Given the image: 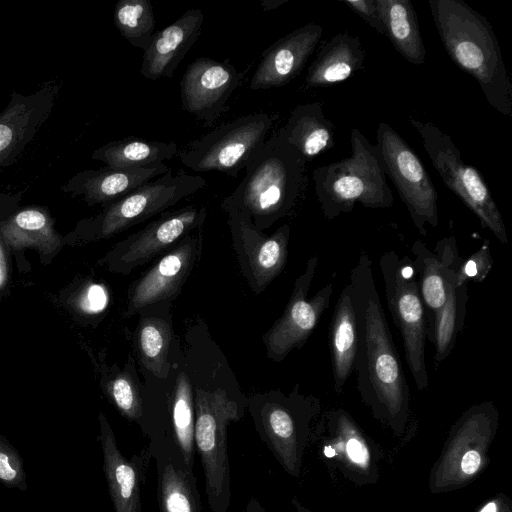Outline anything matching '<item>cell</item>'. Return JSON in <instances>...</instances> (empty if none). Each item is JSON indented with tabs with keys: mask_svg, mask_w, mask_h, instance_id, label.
I'll use <instances>...</instances> for the list:
<instances>
[{
	"mask_svg": "<svg viewBox=\"0 0 512 512\" xmlns=\"http://www.w3.org/2000/svg\"><path fill=\"white\" fill-rule=\"evenodd\" d=\"M0 482L8 488L27 489L23 460L17 449L3 436H0Z\"/></svg>",
	"mask_w": 512,
	"mask_h": 512,
	"instance_id": "37",
	"label": "cell"
},
{
	"mask_svg": "<svg viewBox=\"0 0 512 512\" xmlns=\"http://www.w3.org/2000/svg\"><path fill=\"white\" fill-rule=\"evenodd\" d=\"M358 346L354 364L360 399L373 417L401 437L410 420V389L363 252L350 274Z\"/></svg>",
	"mask_w": 512,
	"mask_h": 512,
	"instance_id": "1",
	"label": "cell"
},
{
	"mask_svg": "<svg viewBox=\"0 0 512 512\" xmlns=\"http://www.w3.org/2000/svg\"><path fill=\"white\" fill-rule=\"evenodd\" d=\"M167 435L179 447L186 466L194 471V396L189 378L179 373L167 407Z\"/></svg>",
	"mask_w": 512,
	"mask_h": 512,
	"instance_id": "32",
	"label": "cell"
},
{
	"mask_svg": "<svg viewBox=\"0 0 512 512\" xmlns=\"http://www.w3.org/2000/svg\"><path fill=\"white\" fill-rule=\"evenodd\" d=\"M379 266L388 309L403 340L406 362L416 387L423 391L428 387L425 362L428 327L412 260L399 257L392 250L381 255Z\"/></svg>",
	"mask_w": 512,
	"mask_h": 512,
	"instance_id": "9",
	"label": "cell"
},
{
	"mask_svg": "<svg viewBox=\"0 0 512 512\" xmlns=\"http://www.w3.org/2000/svg\"><path fill=\"white\" fill-rule=\"evenodd\" d=\"M203 21L202 10L191 8L175 22L155 31L143 53L141 75L149 80L171 78L181 60L197 41Z\"/></svg>",
	"mask_w": 512,
	"mask_h": 512,
	"instance_id": "24",
	"label": "cell"
},
{
	"mask_svg": "<svg viewBox=\"0 0 512 512\" xmlns=\"http://www.w3.org/2000/svg\"><path fill=\"white\" fill-rule=\"evenodd\" d=\"M457 277L452 281L443 307L434 315L428 337L435 346V365L450 355L459 333L464 327L467 284L457 285Z\"/></svg>",
	"mask_w": 512,
	"mask_h": 512,
	"instance_id": "33",
	"label": "cell"
},
{
	"mask_svg": "<svg viewBox=\"0 0 512 512\" xmlns=\"http://www.w3.org/2000/svg\"><path fill=\"white\" fill-rule=\"evenodd\" d=\"M244 409L238 400L222 388H196L194 447L203 468L205 492L211 512H228L230 507L228 426L244 416Z\"/></svg>",
	"mask_w": 512,
	"mask_h": 512,
	"instance_id": "5",
	"label": "cell"
},
{
	"mask_svg": "<svg viewBox=\"0 0 512 512\" xmlns=\"http://www.w3.org/2000/svg\"><path fill=\"white\" fill-rule=\"evenodd\" d=\"M109 297L104 286L92 283L80 295L78 305L87 314H98L108 305Z\"/></svg>",
	"mask_w": 512,
	"mask_h": 512,
	"instance_id": "39",
	"label": "cell"
},
{
	"mask_svg": "<svg viewBox=\"0 0 512 512\" xmlns=\"http://www.w3.org/2000/svg\"><path fill=\"white\" fill-rule=\"evenodd\" d=\"M493 260L491 257L489 242L484 244L467 259H463L457 270V285L467 284L468 281L482 282L489 274L492 268Z\"/></svg>",
	"mask_w": 512,
	"mask_h": 512,
	"instance_id": "38",
	"label": "cell"
},
{
	"mask_svg": "<svg viewBox=\"0 0 512 512\" xmlns=\"http://www.w3.org/2000/svg\"><path fill=\"white\" fill-rule=\"evenodd\" d=\"M441 42L453 60L478 83L488 104L512 116V83L488 20L462 0H429Z\"/></svg>",
	"mask_w": 512,
	"mask_h": 512,
	"instance_id": "2",
	"label": "cell"
},
{
	"mask_svg": "<svg viewBox=\"0 0 512 512\" xmlns=\"http://www.w3.org/2000/svg\"><path fill=\"white\" fill-rule=\"evenodd\" d=\"M444 184L479 218L502 243L508 242L502 215L481 173L464 162L451 137L436 125L408 118Z\"/></svg>",
	"mask_w": 512,
	"mask_h": 512,
	"instance_id": "10",
	"label": "cell"
},
{
	"mask_svg": "<svg viewBox=\"0 0 512 512\" xmlns=\"http://www.w3.org/2000/svg\"><path fill=\"white\" fill-rule=\"evenodd\" d=\"M98 440L103 455V471L115 512H142V488L152 452L147 445L127 458L117 445L115 434L100 412Z\"/></svg>",
	"mask_w": 512,
	"mask_h": 512,
	"instance_id": "20",
	"label": "cell"
},
{
	"mask_svg": "<svg viewBox=\"0 0 512 512\" xmlns=\"http://www.w3.org/2000/svg\"><path fill=\"white\" fill-rule=\"evenodd\" d=\"M357 346V324L352 304L351 285L348 283L335 305L330 329L332 374L334 390L337 393L342 392L347 379L354 371Z\"/></svg>",
	"mask_w": 512,
	"mask_h": 512,
	"instance_id": "28",
	"label": "cell"
},
{
	"mask_svg": "<svg viewBox=\"0 0 512 512\" xmlns=\"http://www.w3.org/2000/svg\"><path fill=\"white\" fill-rule=\"evenodd\" d=\"M343 4L355 12L376 32L382 35L385 34L384 25L376 5V0H345L343 1Z\"/></svg>",
	"mask_w": 512,
	"mask_h": 512,
	"instance_id": "40",
	"label": "cell"
},
{
	"mask_svg": "<svg viewBox=\"0 0 512 512\" xmlns=\"http://www.w3.org/2000/svg\"><path fill=\"white\" fill-rule=\"evenodd\" d=\"M317 264V256L307 260L303 273L294 282L282 316L264 336L267 356L274 361L279 362L292 350L302 348L329 307L333 293L332 283H327L308 299Z\"/></svg>",
	"mask_w": 512,
	"mask_h": 512,
	"instance_id": "16",
	"label": "cell"
},
{
	"mask_svg": "<svg viewBox=\"0 0 512 512\" xmlns=\"http://www.w3.org/2000/svg\"><path fill=\"white\" fill-rule=\"evenodd\" d=\"M106 392L119 413L139 425L144 415V401L140 388L129 372L116 374L106 385Z\"/></svg>",
	"mask_w": 512,
	"mask_h": 512,
	"instance_id": "36",
	"label": "cell"
},
{
	"mask_svg": "<svg viewBox=\"0 0 512 512\" xmlns=\"http://www.w3.org/2000/svg\"><path fill=\"white\" fill-rule=\"evenodd\" d=\"M177 154L176 142L127 137L104 144L94 150L91 158L112 168H138L169 161Z\"/></svg>",
	"mask_w": 512,
	"mask_h": 512,
	"instance_id": "31",
	"label": "cell"
},
{
	"mask_svg": "<svg viewBox=\"0 0 512 512\" xmlns=\"http://www.w3.org/2000/svg\"><path fill=\"white\" fill-rule=\"evenodd\" d=\"M361 40L348 32L334 35L320 49L309 66L305 87L324 88L346 81L364 65Z\"/></svg>",
	"mask_w": 512,
	"mask_h": 512,
	"instance_id": "26",
	"label": "cell"
},
{
	"mask_svg": "<svg viewBox=\"0 0 512 512\" xmlns=\"http://www.w3.org/2000/svg\"><path fill=\"white\" fill-rule=\"evenodd\" d=\"M164 163L138 168L102 167L76 173L62 190L73 195H82L88 205L102 207L128 194L140 185L169 171Z\"/></svg>",
	"mask_w": 512,
	"mask_h": 512,
	"instance_id": "25",
	"label": "cell"
},
{
	"mask_svg": "<svg viewBox=\"0 0 512 512\" xmlns=\"http://www.w3.org/2000/svg\"><path fill=\"white\" fill-rule=\"evenodd\" d=\"M206 186V180L170 168L132 190L128 194L103 207L91 219L90 233L93 239H106L138 225L197 193Z\"/></svg>",
	"mask_w": 512,
	"mask_h": 512,
	"instance_id": "11",
	"label": "cell"
},
{
	"mask_svg": "<svg viewBox=\"0 0 512 512\" xmlns=\"http://www.w3.org/2000/svg\"><path fill=\"white\" fill-rule=\"evenodd\" d=\"M207 216L205 205H188L164 211L145 227L120 241L108 256L110 268L127 275L165 251L188 234L200 230Z\"/></svg>",
	"mask_w": 512,
	"mask_h": 512,
	"instance_id": "14",
	"label": "cell"
},
{
	"mask_svg": "<svg viewBox=\"0 0 512 512\" xmlns=\"http://www.w3.org/2000/svg\"><path fill=\"white\" fill-rule=\"evenodd\" d=\"M202 249L201 230L190 233L165 253L128 290V303L124 313L133 316L155 303L175 298L188 279Z\"/></svg>",
	"mask_w": 512,
	"mask_h": 512,
	"instance_id": "18",
	"label": "cell"
},
{
	"mask_svg": "<svg viewBox=\"0 0 512 512\" xmlns=\"http://www.w3.org/2000/svg\"><path fill=\"white\" fill-rule=\"evenodd\" d=\"M411 250L415 256L412 263L418 275V288L429 330L434 315L446 302L450 285L456 278L463 259L458 253L457 242L453 235L439 240L434 252L429 250L421 240H416Z\"/></svg>",
	"mask_w": 512,
	"mask_h": 512,
	"instance_id": "22",
	"label": "cell"
},
{
	"mask_svg": "<svg viewBox=\"0 0 512 512\" xmlns=\"http://www.w3.org/2000/svg\"><path fill=\"white\" fill-rule=\"evenodd\" d=\"M0 234L13 250L34 247L44 253H51L61 244L53 221L43 208H25L0 222Z\"/></svg>",
	"mask_w": 512,
	"mask_h": 512,
	"instance_id": "30",
	"label": "cell"
},
{
	"mask_svg": "<svg viewBox=\"0 0 512 512\" xmlns=\"http://www.w3.org/2000/svg\"><path fill=\"white\" fill-rule=\"evenodd\" d=\"M156 462L157 500L160 512H202L194 471L170 438L149 441Z\"/></svg>",
	"mask_w": 512,
	"mask_h": 512,
	"instance_id": "23",
	"label": "cell"
},
{
	"mask_svg": "<svg viewBox=\"0 0 512 512\" xmlns=\"http://www.w3.org/2000/svg\"><path fill=\"white\" fill-rule=\"evenodd\" d=\"M350 143L348 157L312 172L317 201L327 220L351 212L356 203L371 209L393 205L394 197L376 145L357 128L351 131Z\"/></svg>",
	"mask_w": 512,
	"mask_h": 512,
	"instance_id": "4",
	"label": "cell"
},
{
	"mask_svg": "<svg viewBox=\"0 0 512 512\" xmlns=\"http://www.w3.org/2000/svg\"><path fill=\"white\" fill-rule=\"evenodd\" d=\"M296 512H314L311 509L304 506L296 497H293L291 500Z\"/></svg>",
	"mask_w": 512,
	"mask_h": 512,
	"instance_id": "44",
	"label": "cell"
},
{
	"mask_svg": "<svg viewBox=\"0 0 512 512\" xmlns=\"http://www.w3.org/2000/svg\"><path fill=\"white\" fill-rule=\"evenodd\" d=\"M245 512H267L266 509L262 506L260 501L255 498L251 497L246 505Z\"/></svg>",
	"mask_w": 512,
	"mask_h": 512,
	"instance_id": "43",
	"label": "cell"
},
{
	"mask_svg": "<svg viewBox=\"0 0 512 512\" xmlns=\"http://www.w3.org/2000/svg\"><path fill=\"white\" fill-rule=\"evenodd\" d=\"M278 118V113L268 112L240 116L188 142L177 156L195 172L216 171L236 178Z\"/></svg>",
	"mask_w": 512,
	"mask_h": 512,
	"instance_id": "8",
	"label": "cell"
},
{
	"mask_svg": "<svg viewBox=\"0 0 512 512\" xmlns=\"http://www.w3.org/2000/svg\"><path fill=\"white\" fill-rule=\"evenodd\" d=\"M224 211L241 271L251 290L259 294L286 265L290 227L283 224L271 235H266L255 227L246 213L234 208Z\"/></svg>",
	"mask_w": 512,
	"mask_h": 512,
	"instance_id": "15",
	"label": "cell"
},
{
	"mask_svg": "<svg viewBox=\"0 0 512 512\" xmlns=\"http://www.w3.org/2000/svg\"><path fill=\"white\" fill-rule=\"evenodd\" d=\"M249 408L262 442L284 471L298 478L314 432L312 423L321 412L320 399L300 394L297 386L289 395L257 396Z\"/></svg>",
	"mask_w": 512,
	"mask_h": 512,
	"instance_id": "7",
	"label": "cell"
},
{
	"mask_svg": "<svg viewBox=\"0 0 512 512\" xmlns=\"http://www.w3.org/2000/svg\"><path fill=\"white\" fill-rule=\"evenodd\" d=\"M476 512H512V501L507 495L498 493L482 503Z\"/></svg>",
	"mask_w": 512,
	"mask_h": 512,
	"instance_id": "41",
	"label": "cell"
},
{
	"mask_svg": "<svg viewBox=\"0 0 512 512\" xmlns=\"http://www.w3.org/2000/svg\"><path fill=\"white\" fill-rule=\"evenodd\" d=\"M498 424L499 411L492 401L474 404L461 414L430 470L428 486L432 493L462 489L485 470Z\"/></svg>",
	"mask_w": 512,
	"mask_h": 512,
	"instance_id": "6",
	"label": "cell"
},
{
	"mask_svg": "<svg viewBox=\"0 0 512 512\" xmlns=\"http://www.w3.org/2000/svg\"><path fill=\"white\" fill-rule=\"evenodd\" d=\"M385 34L394 48L411 64L426 60L417 13L410 0H376Z\"/></svg>",
	"mask_w": 512,
	"mask_h": 512,
	"instance_id": "29",
	"label": "cell"
},
{
	"mask_svg": "<svg viewBox=\"0 0 512 512\" xmlns=\"http://www.w3.org/2000/svg\"><path fill=\"white\" fill-rule=\"evenodd\" d=\"M115 27L132 46L143 51L155 33V15L150 0H119L114 8Z\"/></svg>",
	"mask_w": 512,
	"mask_h": 512,
	"instance_id": "35",
	"label": "cell"
},
{
	"mask_svg": "<svg viewBox=\"0 0 512 512\" xmlns=\"http://www.w3.org/2000/svg\"><path fill=\"white\" fill-rule=\"evenodd\" d=\"M312 437L318 442L319 456L348 481L367 486L379 480V451L346 410L327 411Z\"/></svg>",
	"mask_w": 512,
	"mask_h": 512,
	"instance_id": "13",
	"label": "cell"
},
{
	"mask_svg": "<svg viewBox=\"0 0 512 512\" xmlns=\"http://www.w3.org/2000/svg\"><path fill=\"white\" fill-rule=\"evenodd\" d=\"M251 68L238 71L228 58L217 61L199 57L185 70L180 81L182 109L205 127H212L228 110L232 94L243 84Z\"/></svg>",
	"mask_w": 512,
	"mask_h": 512,
	"instance_id": "17",
	"label": "cell"
},
{
	"mask_svg": "<svg viewBox=\"0 0 512 512\" xmlns=\"http://www.w3.org/2000/svg\"><path fill=\"white\" fill-rule=\"evenodd\" d=\"M286 141L306 161L334 147V125L326 118L322 102L296 106L286 124L280 128Z\"/></svg>",
	"mask_w": 512,
	"mask_h": 512,
	"instance_id": "27",
	"label": "cell"
},
{
	"mask_svg": "<svg viewBox=\"0 0 512 512\" xmlns=\"http://www.w3.org/2000/svg\"><path fill=\"white\" fill-rule=\"evenodd\" d=\"M171 337L170 325L158 317L142 318L136 330L139 360L158 378H165L169 372L167 358Z\"/></svg>",
	"mask_w": 512,
	"mask_h": 512,
	"instance_id": "34",
	"label": "cell"
},
{
	"mask_svg": "<svg viewBox=\"0 0 512 512\" xmlns=\"http://www.w3.org/2000/svg\"><path fill=\"white\" fill-rule=\"evenodd\" d=\"M306 162L279 128L251 157L244 178L222 199L221 208L246 213L263 231L291 215L302 200L308 181Z\"/></svg>",
	"mask_w": 512,
	"mask_h": 512,
	"instance_id": "3",
	"label": "cell"
},
{
	"mask_svg": "<svg viewBox=\"0 0 512 512\" xmlns=\"http://www.w3.org/2000/svg\"><path fill=\"white\" fill-rule=\"evenodd\" d=\"M323 34L316 23L303 25L278 39L261 54L252 76V90L282 87L303 70Z\"/></svg>",
	"mask_w": 512,
	"mask_h": 512,
	"instance_id": "21",
	"label": "cell"
},
{
	"mask_svg": "<svg viewBox=\"0 0 512 512\" xmlns=\"http://www.w3.org/2000/svg\"><path fill=\"white\" fill-rule=\"evenodd\" d=\"M376 139L386 176L394 183L413 224L425 236L426 225L436 227L439 221L433 181L417 154L390 125L381 122Z\"/></svg>",
	"mask_w": 512,
	"mask_h": 512,
	"instance_id": "12",
	"label": "cell"
},
{
	"mask_svg": "<svg viewBox=\"0 0 512 512\" xmlns=\"http://www.w3.org/2000/svg\"><path fill=\"white\" fill-rule=\"evenodd\" d=\"M3 239L0 234V288L6 283L7 280V260L3 246Z\"/></svg>",
	"mask_w": 512,
	"mask_h": 512,
	"instance_id": "42",
	"label": "cell"
},
{
	"mask_svg": "<svg viewBox=\"0 0 512 512\" xmlns=\"http://www.w3.org/2000/svg\"><path fill=\"white\" fill-rule=\"evenodd\" d=\"M285 1H267V6L264 7V9H274L283 4Z\"/></svg>",
	"mask_w": 512,
	"mask_h": 512,
	"instance_id": "45",
	"label": "cell"
},
{
	"mask_svg": "<svg viewBox=\"0 0 512 512\" xmlns=\"http://www.w3.org/2000/svg\"><path fill=\"white\" fill-rule=\"evenodd\" d=\"M59 86L44 84L33 94H11L0 112V170L12 165L47 121L55 105Z\"/></svg>",
	"mask_w": 512,
	"mask_h": 512,
	"instance_id": "19",
	"label": "cell"
}]
</instances>
